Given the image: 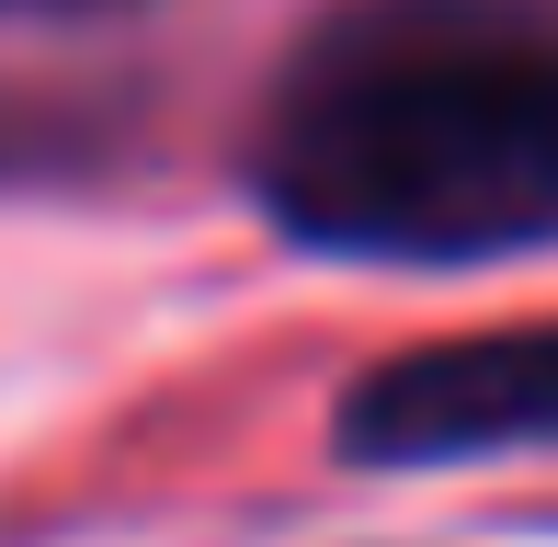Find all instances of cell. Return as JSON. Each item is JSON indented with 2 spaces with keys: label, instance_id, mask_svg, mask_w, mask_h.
Instances as JSON below:
<instances>
[{
  "label": "cell",
  "instance_id": "6da1fadb",
  "mask_svg": "<svg viewBox=\"0 0 558 547\" xmlns=\"http://www.w3.org/2000/svg\"><path fill=\"white\" fill-rule=\"evenodd\" d=\"M251 194L353 263L558 240V0H353L263 92Z\"/></svg>",
  "mask_w": 558,
  "mask_h": 547
},
{
  "label": "cell",
  "instance_id": "7a4b0ae2",
  "mask_svg": "<svg viewBox=\"0 0 558 547\" xmlns=\"http://www.w3.org/2000/svg\"><path fill=\"white\" fill-rule=\"evenodd\" d=\"M342 457L353 467H445V457H524L558 445V319L468 331L388 354L342 388Z\"/></svg>",
  "mask_w": 558,
  "mask_h": 547
},
{
  "label": "cell",
  "instance_id": "3957f363",
  "mask_svg": "<svg viewBox=\"0 0 558 547\" xmlns=\"http://www.w3.org/2000/svg\"><path fill=\"white\" fill-rule=\"evenodd\" d=\"M0 12H114V0H0Z\"/></svg>",
  "mask_w": 558,
  "mask_h": 547
}]
</instances>
